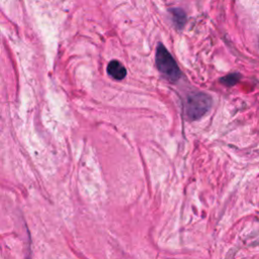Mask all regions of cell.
I'll use <instances>...</instances> for the list:
<instances>
[{
    "label": "cell",
    "instance_id": "cell-1",
    "mask_svg": "<svg viewBox=\"0 0 259 259\" xmlns=\"http://www.w3.org/2000/svg\"><path fill=\"white\" fill-rule=\"evenodd\" d=\"M156 65L159 71L171 82L177 81L181 76V72L173 57L161 44L158 45L156 51Z\"/></svg>",
    "mask_w": 259,
    "mask_h": 259
},
{
    "label": "cell",
    "instance_id": "cell-2",
    "mask_svg": "<svg viewBox=\"0 0 259 259\" xmlns=\"http://www.w3.org/2000/svg\"><path fill=\"white\" fill-rule=\"evenodd\" d=\"M211 99L204 93H194L188 96L186 101V115L194 120L201 117L210 107Z\"/></svg>",
    "mask_w": 259,
    "mask_h": 259
},
{
    "label": "cell",
    "instance_id": "cell-3",
    "mask_svg": "<svg viewBox=\"0 0 259 259\" xmlns=\"http://www.w3.org/2000/svg\"><path fill=\"white\" fill-rule=\"evenodd\" d=\"M107 73L116 80H122L126 75L125 68L118 61H111L107 66Z\"/></svg>",
    "mask_w": 259,
    "mask_h": 259
},
{
    "label": "cell",
    "instance_id": "cell-4",
    "mask_svg": "<svg viewBox=\"0 0 259 259\" xmlns=\"http://www.w3.org/2000/svg\"><path fill=\"white\" fill-rule=\"evenodd\" d=\"M171 14L173 16V20H174L176 26L178 28H181L184 25L185 21H186V15H185L184 11L181 10V9H176L175 8V9L171 10Z\"/></svg>",
    "mask_w": 259,
    "mask_h": 259
},
{
    "label": "cell",
    "instance_id": "cell-5",
    "mask_svg": "<svg viewBox=\"0 0 259 259\" xmlns=\"http://www.w3.org/2000/svg\"><path fill=\"white\" fill-rule=\"evenodd\" d=\"M240 79V75L239 74H231V75H228L224 78L221 79V82H223L224 84H226L227 86H232L234 84H236Z\"/></svg>",
    "mask_w": 259,
    "mask_h": 259
}]
</instances>
